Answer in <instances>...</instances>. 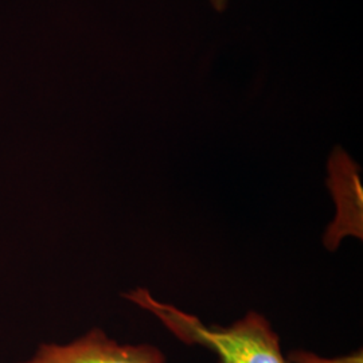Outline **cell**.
Masks as SVG:
<instances>
[{"label":"cell","instance_id":"6da1fadb","mask_svg":"<svg viewBox=\"0 0 363 363\" xmlns=\"http://www.w3.org/2000/svg\"><path fill=\"white\" fill-rule=\"evenodd\" d=\"M128 298L152 312L182 342L214 352L220 363H291L281 352L279 335L256 312H249L229 327L206 325L190 313L159 303L143 289L135 291Z\"/></svg>","mask_w":363,"mask_h":363},{"label":"cell","instance_id":"7a4b0ae2","mask_svg":"<svg viewBox=\"0 0 363 363\" xmlns=\"http://www.w3.org/2000/svg\"><path fill=\"white\" fill-rule=\"evenodd\" d=\"M22 363H166V355L152 345H120L93 328L67 345H42Z\"/></svg>","mask_w":363,"mask_h":363},{"label":"cell","instance_id":"3957f363","mask_svg":"<svg viewBox=\"0 0 363 363\" xmlns=\"http://www.w3.org/2000/svg\"><path fill=\"white\" fill-rule=\"evenodd\" d=\"M288 361L291 363H362V354L359 351L351 357L337 358V359H325V358H320V357L313 355L310 352L300 351V352L291 354Z\"/></svg>","mask_w":363,"mask_h":363},{"label":"cell","instance_id":"277c9868","mask_svg":"<svg viewBox=\"0 0 363 363\" xmlns=\"http://www.w3.org/2000/svg\"><path fill=\"white\" fill-rule=\"evenodd\" d=\"M210 1L213 3L214 9L218 10V11H222L225 9V6H226V0H210Z\"/></svg>","mask_w":363,"mask_h":363}]
</instances>
